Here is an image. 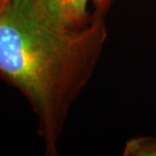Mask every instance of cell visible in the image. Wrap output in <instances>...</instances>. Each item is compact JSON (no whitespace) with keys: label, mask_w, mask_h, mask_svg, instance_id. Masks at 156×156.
Here are the masks:
<instances>
[{"label":"cell","mask_w":156,"mask_h":156,"mask_svg":"<svg viewBox=\"0 0 156 156\" xmlns=\"http://www.w3.org/2000/svg\"><path fill=\"white\" fill-rule=\"evenodd\" d=\"M104 12L81 29L56 25L16 0L0 12V76L22 92L38 118L46 155L57 143L73 102L88 83L108 37Z\"/></svg>","instance_id":"1"},{"label":"cell","mask_w":156,"mask_h":156,"mask_svg":"<svg viewBox=\"0 0 156 156\" xmlns=\"http://www.w3.org/2000/svg\"><path fill=\"white\" fill-rule=\"evenodd\" d=\"M37 17L69 29H81L91 20L88 0H16Z\"/></svg>","instance_id":"2"},{"label":"cell","mask_w":156,"mask_h":156,"mask_svg":"<svg viewBox=\"0 0 156 156\" xmlns=\"http://www.w3.org/2000/svg\"><path fill=\"white\" fill-rule=\"evenodd\" d=\"M124 156H156V138L136 137L128 140L123 150Z\"/></svg>","instance_id":"3"},{"label":"cell","mask_w":156,"mask_h":156,"mask_svg":"<svg viewBox=\"0 0 156 156\" xmlns=\"http://www.w3.org/2000/svg\"><path fill=\"white\" fill-rule=\"evenodd\" d=\"M110 0H93V3L96 8V11L99 12H104Z\"/></svg>","instance_id":"4"},{"label":"cell","mask_w":156,"mask_h":156,"mask_svg":"<svg viewBox=\"0 0 156 156\" xmlns=\"http://www.w3.org/2000/svg\"><path fill=\"white\" fill-rule=\"evenodd\" d=\"M2 11V9H1V6H0V12Z\"/></svg>","instance_id":"5"}]
</instances>
